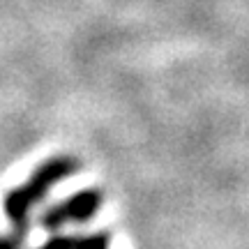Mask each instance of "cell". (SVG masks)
Here are the masks:
<instances>
[{"instance_id":"cell-3","label":"cell","mask_w":249,"mask_h":249,"mask_svg":"<svg viewBox=\"0 0 249 249\" xmlns=\"http://www.w3.org/2000/svg\"><path fill=\"white\" fill-rule=\"evenodd\" d=\"M111 247V235L107 231L88 233V235H76V247L74 249H108Z\"/></svg>"},{"instance_id":"cell-2","label":"cell","mask_w":249,"mask_h":249,"mask_svg":"<svg viewBox=\"0 0 249 249\" xmlns=\"http://www.w3.org/2000/svg\"><path fill=\"white\" fill-rule=\"evenodd\" d=\"M102 208V192L99 189H83L70 196L67 201L46 208L39 217V226L44 231H60L65 224H86L90 222Z\"/></svg>"},{"instance_id":"cell-1","label":"cell","mask_w":249,"mask_h":249,"mask_svg":"<svg viewBox=\"0 0 249 249\" xmlns=\"http://www.w3.org/2000/svg\"><path fill=\"white\" fill-rule=\"evenodd\" d=\"M74 171H76V161L58 157V160H51V161H46V164H42L30 176L28 182H23L17 189H12L5 196V203H2L5 217L12 222V226L14 229H30V210L51 192V187L58 180L71 176Z\"/></svg>"},{"instance_id":"cell-4","label":"cell","mask_w":249,"mask_h":249,"mask_svg":"<svg viewBox=\"0 0 249 249\" xmlns=\"http://www.w3.org/2000/svg\"><path fill=\"white\" fill-rule=\"evenodd\" d=\"M28 231L30 229H14L7 233H0V249H23L28 240Z\"/></svg>"}]
</instances>
